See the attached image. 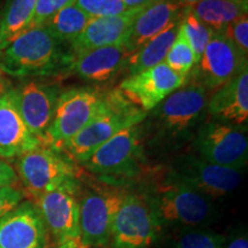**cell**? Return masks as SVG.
Here are the masks:
<instances>
[{
	"mask_svg": "<svg viewBox=\"0 0 248 248\" xmlns=\"http://www.w3.org/2000/svg\"><path fill=\"white\" fill-rule=\"evenodd\" d=\"M223 248H248V238L246 234L235 235Z\"/></svg>",
	"mask_w": 248,
	"mask_h": 248,
	"instance_id": "obj_35",
	"label": "cell"
},
{
	"mask_svg": "<svg viewBox=\"0 0 248 248\" xmlns=\"http://www.w3.org/2000/svg\"><path fill=\"white\" fill-rule=\"evenodd\" d=\"M57 248H88V247H85L84 245L80 243L79 239H73V240H68L63 244L58 245Z\"/></svg>",
	"mask_w": 248,
	"mask_h": 248,
	"instance_id": "obj_36",
	"label": "cell"
},
{
	"mask_svg": "<svg viewBox=\"0 0 248 248\" xmlns=\"http://www.w3.org/2000/svg\"><path fill=\"white\" fill-rule=\"evenodd\" d=\"M147 113L131 104L119 89L107 92L102 110L60 148L74 162L83 164L101 145L122 130L141 124Z\"/></svg>",
	"mask_w": 248,
	"mask_h": 248,
	"instance_id": "obj_3",
	"label": "cell"
},
{
	"mask_svg": "<svg viewBox=\"0 0 248 248\" xmlns=\"http://www.w3.org/2000/svg\"><path fill=\"white\" fill-rule=\"evenodd\" d=\"M181 31L193 48L195 55L200 59L204 48L207 47L212 37L215 33L212 28L195 17L190 9H185L181 20Z\"/></svg>",
	"mask_w": 248,
	"mask_h": 248,
	"instance_id": "obj_28",
	"label": "cell"
},
{
	"mask_svg": "<svg viewBox=\"0 0 248 248\" xmlns=\"http://www.w3.org/2000/svg\"><path fill=\"white\" fill-rule=\"evenodd\" d=\"M247 66V57L224 33L215 31L187 78H191L190 83L202 86L206 91H215L248 69Z\"/></svg>",
	"mask_w": 248,
	"mask_h": 248,
	"instance_id": "obj_11",
	"label": "cell"
},
{
	"mask_svg": "<svg viewBox=\"0 0 248 248\" xmlns=\"http://www.w3.org/2000/svg\"><path fill=\"white\" fill-rule=\"evenodd\" d=\"M90 21L91 17L74 4L59 11L44 27L59 42L70 44L85 29Z\"/></svg>",
	"mask_w": 248,
	"mask_h": 248,
	"instance_id": "obj_25",
	"label": "cell"
},
{
	"mask_svg": "<svg viewBox=\"0 0 248 248\" xmlns=\"http://www.w3.org/2000/svg\"><path fill=\"white\" fill-rule=\"evenodd\" d=\"M144 147L140 124L120 131L101 145L83 166L101 179L131 178L142 169Z\"/></svg>",
	"mask_w": 248,
	"mask_h": 248,
	"instance_id": "obj_6",
	"label": "cell"
},
{
	"mask_svg": "<svg viewBox=\"0 0 248 248\" xmlns=\"http://www.w3.org/2000/svg\"><path fill=\"white\" fill-rule=\"evenodd\" d=\"M144 9H128L113 16L91 18L85 29L70 43L74 58L91 49L125 43L135 18Z\"/></svg>",
	"mask_w": 248,
	"mask_h": 248,
	"instance_id": "obj_17",
	"label": "cell"
},
{
	"mask_svg": "<svg viewBox=\"0 0 248 248\" xmlns=\"http://www.w3.org/2000/svg\"><path fill=\"white\" fill-rule=\"evenodd\" d=\"M47 229L36 203L26 201L0 219V248H45Z\"/></svg>",
	"mask_w": 248,
	"mask_h": 248,
	"instance_id": "obj_16",
	"label": "cell"
},
{
	"mask_svg": "<svg viewBox=\"0 0 248 248\" xmlns=\"http://www.w3.org/2000/svg\"><path fill=\"white\" fill-rule=\"evenodd\" d=\"M40 145L18 111L13 90H8L0 95V159L18 157Z\"/></svg>",
	"mask_w": 248,
	"mask_h": 248,
	"instance_id": "obj_19",
	"label": "cell"
},
{
	"mask_svg": "<svg viewBox=\"0 0 248 248\" xmlns=\"http://www.w3.org/2000/svg\"><path fill=\"white\" fill-rule=\"evenodd\" d=\"M163 228H199L214 215L212 200L179 182L169 170L155 172L153 181L141 191Z\"/></svg>",
	"mask_w": 248,
	"mask_h": 248,
	"instance_id": "obj_2",
	"label": "cell"
},
{
	"mask_svg": "<svg viewBox=\"0 0 248 248\" xmlns=\"http://www.w3.org/2000/svg\"><path fill=\"white\" fill-rule=\"evenodd\" d=\"M128 191L115 186H94L78 199L79 240L85 247H105L110 240L114 219Z\"/></svg>",
	"mask_w": 248,
	"mask_h": 248,
	"instance_id": "obj_7",
	"label": "cell"
},
{
	"mask_svg": "<svg viewBox=\"0 0 248 248\" xmlns=\"http://www.w3.org/2000/svg\"><path fill=\"white\" fill-rule=\"evenodd\" d=\"M69 44L59 42L46 28L32 27L0 51V70L15 78H35L70 71Z\"/></svg>",
	"mask_w": 248,
	"mask_h": 248,
	"instance_id": "obj_1",
	"label": "cell"
},
{
	"mask_svg": "<svg viewBox=\"0 0 248 248\" xmlns=\"http://www.w3.org/2000/svg\"><path fill=\"white\" fill-rule=\"evenodd\" d=\"M131 52L125 45L105 46L74 58L70 71L89 83H105L125 69Z\"/></svg>",
	"mask_w": 248,
	"mask_h": 248,
	"instance_id": "obj_21",
	"label": "cell"
},
{
	"mask_svg": "<svg viewBox=\"0 0 248 248\" xmlns=\"http://www.w3.org/2000/svg\"><path fill=\"white\" fill-rule=\"evenodd\" d=\"M168 170L179 182L210 200L232 193L243 179L241 170L206 162L192 153L178 155Z\"/></svg>",
	"mask_w": 248,
	"mask_h": 248,
	"instance_id": "obj_12",
	"label": "cell"
},
{
	"mask_svg": "<svg viewBox=\"0 0 248 248\" xmlns=\"http://www.w3.org/2000/svg\"><path fill=\"white\" fill-rule=\"evenodd\" d=\"M179 26H181V21L172 24L160 35L148 40L138 49H136L126 63L125 70L128 71V75L140 73L164 62V59L177 36Z\"/></svg>",
	"mask_w": 248,
	"mask_h": 248,
	"instance_id": "obj_22",
	"label": "cell"
},
{
	"mask_svg": "<svg viewBox=\"0 0 248 248\" xmlns=\"http://www.w3.org/2000/svg\"><path fill=\"white\" fill-rule=\"evenodd\" d=\"M177 1L183 6V7L187 9V8H192L197 4H199V2L202 1V0H177Z\"/></svg>",
	"mask_w": 248,
	"mask_h": 248,
	"instance_id": "obj_38",
	"label": "cell"
},
{
	"mask_svg": "<svg viewBox=\"0 0 248 248\" xmlns=\"http://www.w3.org/2000/svg\"><path fill=\"white\" fill-rule=\"evenodd\" d=\"M16 171L28 193L35 198L66 183L77 181L75 162L66 153L40 145L17 157Z\"/></svg>",
	"mask_w": 248,
	"mask_h": 248,
	"instance_id": "obj_5",
	"label": "cell"
},
{
	"mask_svg": "<svg viewBox=\"0 0 248 248\" xmlns=\"http://www.w3.org/2000/svg\"><path fill=\"white\" fill-rule=\"evenodd\" d=\"M207 91L202 86L186 83L176 90L152 114V125L156 136L167 140H181L198 130V124L207 113Z\"/></svg>",
	"mask_w": 248,
	"mask_h": 248,
	"instance_id": "obj_4",
	"label": "cell"
},
{
	"mask_svg": "<svg viewBox=\"0 0 248 248\" xmlns=\"http://www.w3.org/2000/svg\"><path fill=\"white\" fill-rule=\"evenodd\" d=\"M76 0H37L32 27H43L59 11L75 4Z\"/></svg>",
	"mask_w": 248,
	"mask_h": 248,
	"instance_id": "obj_30",
	"label": "cell"
},
{
	"mask_svg": "<svg viewBox=\"0 0 248 248\" xmlns=\"http://www.w3.org/2000/svg\"><path fill=\"white\" fill-rule=\"evenodd\" d=\"M247 130L209 121L197 130L194 147L206 162L241 170L248 160Z\"/></svg>",
	"mask_w": 248,
	"mask_h": 248,
	"instance_id": "obj_10",
	"label": "cell"
},
{
	"mask_svg": "<svg viewBox=\"0 0 248 248\" xmlns=\"http://www.w3.org/2000/svg\"><path fill=\"white\" fill-rule=\"evenodd\" d=\"M8 90H11V88H9L8 80L5 78L4 74H2L1 70H0V95L4 94V93L8 91Z\"/></svg>",
	"mask_w": 248,
	"mask_h": 248,
	"instance_id": "obj_37",
	"label": "cell"
},
{
	"mask_svg": "<svg viewBox=\"0 0 248 248\" xmlns=\"http://www.w3.org/2000/svg\"><path fill=\"white\" fill-rule=\"evenodd\" d=\"M161 226L142 192H128L111 228L110 248H150L160 238Z\"/></svg>",
	"mask_w": 248,
	"mask_h": 248,
	"instance_id": "obj_9",
	"label": "cell"
},
{
	"mask_svg": "<svg viewBox=\"0 0 248 248\" xmlns=\"http://www.w3.org/2000/svg\"><path fill=\"white\" fill-rule=\"evenodd\" d=\"M12 90L27 128L45 145L61 94L59 86L39 80H26Z\"/></svg>",
	"mask_w": 248,
	"mask_h": 248,
	"instance_id": "obj_15",
	"label": "cell"
},
{
	"mask_svg": "<svg viewBox=\"0 0 248 248\" xmlns=\"http://www.w3.org/2000/svg\"><path fill=\"white\" fill-rule=\"evenodd\" d=\"M126 9H145L159 0H122Z\"/></svg>",
	"mask_w": 248,
	"mask_h": 248,
	"instance_id": "obj_34",
	"label": "cell"
},
{
	"mask_svg": "<svg viewBox=\"0 0 248 248\" xmlns=\"http://www.w3.org/2000/svg\"><path fill=\"white\" fill-rule=\"evenodd\" d=\"M185 9L177 0H159L145 8L135 18L130 28L124 43L125 47L133 53L148 40L179 22Z\"/></svg>",
	"mask_w": 248,
	"mask_h": 248,
	"instance_id": "obj_20",
	"label": "cell"
},
{
	"mask_svg": "<svg viewBox=\"0 0 248 248\" xmlns=\"http://www.w3.org/2000/svg\"><path fill=\"white\" fill-rule=\"evenodd\" d=\"M23 199V193L14 186L0 187V219L17 207Z\"/></svg>",
	"mask_w": 248,
	"mask_h": 248,
	"instance_id": "obj_32",
	"label": "cell"
},
{
	"mask_svg": "<svg viewBox=\"0 0 248 248\" xmlns=\"http://www.w3.org/2000/svg\"><path fill=\"white\" fill-rule=\"evenodd\" d=\"M17 182V173L11 164L0 159V187L13 186Z\"/></svg>",
	"mask_w": 248,
	"mask_h": 248,
	"instance_id": "obj_33",
	"label": "cell"
},
{
	"mask_svg": "<svg viewBox=\"0 0 248 248\" xmlns=\"http://www.w3.org/2000/svg\"><path fill=\"white\" fill-rule=\"evenodd\" d=\"M78 179L59 186L36 199L43 221L58 245L79 239Z\"/></svg>",
	"mask_w": 248,
	"mask_h": 248,
	"instance_id": "obj_13",
	"label": "cell"
},
{
	"mask_svg": "<svg viewBox=\"0 0 248 248\" xmlns=\"http://www.w3.org/2000/svg\"><path fill=\"white\" fill-rule=\"evenodd\" d=\"M222 33L228 37L245 57L248 55V17L244 15L229 24Z\"/></svg>",
	"mask_w": 248,
	"mask_h": 248,
	"instance_id": "obj_31",
	"label": "cell"
},
{
	"mask_svg": "<svg viewBox=\"0 0 248 248\" xmlns=\"http://www.w3.org/2000/svg\"><path fill=\"white\" fill-rule=\"evenodd\" d=\"M207 113L217 122L247 130L248 69L215 90L208 98Z\"/></svg>",
	"mask_w": 248,
	"mask_h": 248,
	"instance_id": "obj_18",
	"label": "cell"
},
{
	"mask_svg": "<svg viewBox=\"0 0 248 248\" xmlns=\"http://www.w3.org/2000/svg\"><path fill=\"white\" fill-rule=\"evenodd\" d=\"M188 9L214 31L221 32L237 18L247 15L248 0H202Z\"/></svg>",
	"mask_w": 248,
	"mask_h": 248,
	"instance_id": "obj_24",
	"label": "cell"
},
{
	"mask_svg": "<svg viewBox=\"0 0 248 248\" xmlns=\"http://www.w3.org/2000/svg\"><path fill=\"white\" fill-rule=\"evenodd\" d=\"M198 61H199V59L195 55L190 43L183 35L181 26H179V31L176 36L175 42L169 49L168 54L164 59V63L179 75L187 78L188 74L191 73V70L193 69Z\"/></svg>",
	"mask_w": 248,
	"mask_h": 248,
	"instance_id": "obj_27",
	"label": "cell"
},
{
	"mask_svg": "<svg viewBox=\"0 0 248 248\" xmlns=\"http://www.w3.org/2000/svg\"><path fill=\"white\" fill-rule=\"evenodd\" d=\"M75 5L91 18L113 16L128 11L122 0H76Z\"/></svg>",
	"mask_w": 248,
	"mask_h": 248,
	"instance_id": "obj_29",
	"label": "cell"
},
{
	"mask_svg": "<svg viewBox=\"0 0 248 248\" xmlns=\"http://www.w3.org/2000/svg\"><path fill=\"white\" fill-rule=\"evenodd\" d=\"M225 238L200 228H177L168 237L163 248H223Z\"/></svg>",
	"mask_w": 248,
	"mask_h": 248,
	"instance_id": "obj_26",
	"label": "cell"
},
{
	"mask_svg": "<svg viewBox=\"0 0 248 248\" xmlns=\"http://www.w3.org/2000/svg\"><path fill=\"white\" fill-rule=\"evenodd\" d=\"M36 2L37 0H6L0 11V51L30 29Z\"/></svg>",
	"mask_w": 248,
	"mask_h": 248,
	"instance_id": "obj_23",
	"label": "cell"
},
{
	"mask_svg": "<svg viewBox=\"0 0 248 248\" xmlns=\"http://www.w3.org/2000/svg\"><path fill=\"white\" fill-rule=\"evenodd\" d=\"M186 83V77L179 75L162 62L150 69L125 77L117 89L131 104L148 113Z\"/></svg>",
	"mask_w": 248,
	"mask_h": 248,
	"instance_id": "obj_14",
	"label": "cell"
},
{
	"mask_svg": "<svg viewBox=\"0 0 248 248\" xmlns=\"http://www.w3.org/2000/svg\"><path fill=\"white\" fill-rule=\"evenodd\" d=\"M107 92L76 88L61 92L46 144L60 150L62 145L79 133L102 110Z\"/></svg>",
	"mask_w": 248,
	"mask_h": 248,
	"instance_id": "obj_8",
	"label": "cell"
}]
</instances>
